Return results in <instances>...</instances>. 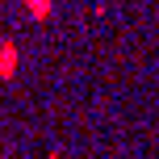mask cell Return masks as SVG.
Returning <instances> with one entry per match:
<instances>
[{"instance_id":"6da1fadb","label":"cell","mask_w":159,"mask_h":159,"mask_svg":"<svg viewBox=\"0 0 159 159\" xmlns=\"http://www.w3.org/2000/svg\"><path fill=\"white\" fill-rule=\"evenodd\" d=\"M30 4L38 8V13H46V8H50V0H30Z\"/></svg>"}]
</instances>
